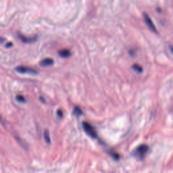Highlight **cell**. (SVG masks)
Listing matches in <instances>:
<instances>
[{
  "label": "cell",
  "instance_id": "obj_6",
  "mask_svg": "<svg viewBox=\"0 0 173 173\" xmlns=\"http://www.w3.org/2000/svg\"><path fill=\"white\" fill-rule=\"evenodd\" d=\"M53 63L54 62L51 58H45L40 62V66L43 67L49 66H52Z\"/></svg>",
  "mask_w": 173,
  "mask_h": 173
},
{
  "label": "cell",
  "instance_id": "obj_2",
  "mask_svg": "<svg viewBox=\"0 0 173 173\" xmlns=\"http://www.w3.org/2000/svg\"><path fill=\"white\" fill-rule=\"evenodd\" d=\"M82 126H83L84 131L89 136L93 139L97 138V132H96L95 128H93V126L91 125L89 123L87 122H83L82 123Z\"/></svg>",
  "mask_w": 173,
  "mask_h": 173
},
{
  "label": "cell",
  "instance_id": "obj_12",
  "mask_svg": "<svg viewBox=\"0 0 173 173\" xmlns=\"http://www.w3.org/2000/svg\"><path fill=\"white\" fill-rule=\"evenodd\" d=\"M16 100L18 101L20 103H24L26 101L25 98L23 97L22 95H17L16 97Z\"/></svg>",
  "mask_w": 173,
  "mask_h": 173
},
{
  "label": "cell",
  "instance_id": "obj_3",
  "mask_svg": "<svg viewBox=\"0 0 173 173\" xmlns=\"http://www.w3.org/2000/svg\"><path fill=\"white\" fill-rule=\"evenodd\" d=\"M16 72L21 73V74H37V72L33 68L25 66H18L15 68Z\"/></svg>",
  "mask_w": 173,
  "mask_h": 173
},
{
  "label": "cell",
  "instance_id": "obj_10",
  "mask_svg": "<svg viewBox=\"0 0 173 173\" xmlns=\"http://www.w3.org/2000/svg\"><path fill=\"white\" fill-rule=\"evenodd\" d=\"M82 113H83V112H82V110L80 108L75 107V108H74V110H73V114L74 115L76 116H81Z\"/></svg>",
  "mask_w": 173,
  "mask_h": 173
},
{
  "label": "cell",
  "instance_id": "obj_7",
  "mask_svg": "<svg viewBox=\"0 0 173 173\" xmlns=\"http://www.w3.org/2000/svg\"><path fill=\"white\" fill-rule=\"evenodd\" d=\"M58 54L62 58H66L70 56V51L68 49H62L58 51Z\"/></svg>",
  "mask_w": 173,
  "mask_h": 173
},
{
  "label": "cell",
  "instance_id": "obj_8",
  "mask_svg": "<svg viewBox=\"0 0 173 173\" xmlns=\"http://www.w3.org/2000/svg\"><path fill=\"white\" fill-rule=\"evenodd\" d=\"M132 68L133 69V70L135 71V72L137 73H141L143 72V68L141 66L137 64H133V66H132Z\"/></svg>",
  "mask_w": 173,
  "mask_h": 173
},
{
  "label": "cell",
  "instance_id": "obj_1",
  "mask_svg": "<svg viewBox=\"0 0 173 173\" xmlns=\"http://www.w3.org/2000/svg\"><path fill=\"white\" fill-rule=\"evenodd\" d=\"M149 151V147L147 145H145V144H143L138 146L136 149H135V151H133V156L135 158H137V159L139 160H143L145 158V155L147 154V153Z\"/></svg>",
  "mask_w": 173,
  "mask_h": 173
},
{
  "label": "cell",
  "instance_id": "obj_11",
  "mask_svg": "<svg viewBox=\"0 0 173 173\" xmlns=\"http://www.w3.org/2000/svg\"><path fill=\"white\" fill-rule=\"evenodd\" d=\"M109 154L115 160H119V158H120V156H119V154H117V153H116L115 151H109Z\"/></svg>",
  "mask_w": 173,
  "mask_h": 173
},
{
  "label": "cell",
  "instance_id": "obj_13",
  "mask_svg": "<svg viewBox=\"0 0 173 173\" xmlns=\"http://www.w3.org/2000/svg\"><path fill=\"white\" fill-rule=\"evenodd\" d=\"M57 115H58V116L60 118L62 117V116H63V112H62V110L61 109L58 110V111H57Z\"/></svg>",
  "mask_w": 173,
  "mask_h": 173
},
{
  "label": "cell",
  "instance_id": "obj_14",
  "mask_svg": "<svg viewBox=\"0 0 173 173\" xmlns=\"http://www.w3.org/2000/svg\"><path fill=\"white\" fill-rule=\"evenodd\" d=\"M12 43L9 42V43H8L6 44V45H5V47H6V48H9V47H12Z\"/></svg>",
  "mask_w": 173,
  "mask_h": 173
},
{
  "label": "cell",
  "instance_id": "obj_5",
  "mask_svg": "<svg viewBox=\"0 0 173 173\" xmlns=\"http://www.w3.org/2000/svg\"><path fill=\"white\" fill-rule=\"evenodd\" d=\"M18 38L20 39L21 41L23 43H33L34 41L37 40V37H26L25 36H24L23 35H21V34H18Z\"/></svg>",
  "mask_w": 173,
  "mask_h": 173
},
{
  "label": "cell",
  "instance_id": "obj_9",
  "mask_svg": "<svg viewBox=\"0 0 173 173\" xmlns=\"http://www.w3.org/2000/svg\"><path fill=\"white\" fill-rule=\"evenodd\" d=\"M43 137H44V139L47 143H50V137H49V131H47V129H45L43 132Z\"/></svg>",
  "mask_w": 173,
  "mask_h": 173
},
{
  "label": "cell",
  "instance_id": "obj_4",
  "mask_svg": "<svg viewBox=\"0 0 173 173\" xmlns=\"http://www.w3.org/2000/svg\"><path fill=\"white\" fill-rule=\"evenodd\" d=\"M143 16H144V20H145V22L148 27H149V29H150L151 31H152L153 32L157 33V29H156V26H155L154 24L153 23L152 20H151V19L149 18V16L147 15L146 14H144Z\"/></svg>",
  "mask_w": 173,
  "mask_h": 173
}]
</instances>
